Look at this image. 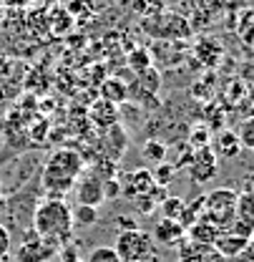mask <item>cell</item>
Returning a JSON list of instances; mask_svg holds the SVG:
<instances>
[{
    "instance_id": "34",
    "label": "cell",
    "mask_w": 254,
    "mask_h": 262,
    "mask_svg": "<svg viewBox=\"0 0 254 262\" xmlns=\"http://www.w3.org/2000/svg\"><path fill=\"white\" fill-rule=\"evenodd\" d=\"M0 196H5V194H3V182H0Z\"/></svg>"
},
{
    "instance_id": "22",
    "label": "cell",
    "mask_w": 254,
    "mask_h": 262,
    "mask_svg": "<svg viewBox=\"0 0 254 262\" xmlns=\"http://www.w3.org/2000/svg\"><path fill=\"white\" fill-rule=\"evenodd\" d=\"M151 174H154V182H156V187L166 189V187L174 182V177H176V169H174V164L161 162V164H156V166L151 169Z\"/></svg>"
},
{
    "instance_id": "25",
    "label": "cell",
    "mask_w": 254,
    "mask_h": 262,
    "mask_svg": "<svg viewBox=\"0 0 254 262\" xmlns=\"http://www.w3.org/2000/svg\"><path fill=\"white\" fill-rule=\"evenodd\" d=\"M237 139H239L242 149H252L254 151V119L242 121V126H239V131H237Z\"/></svg>"
},
{
    "instance_id": "17",
    "label": "cell",
    "mask_w": 254,
    "mask_h": 262,
    "mask_svg": "<svg viewBox=\"0 0 254 262\" xmlns=\"http://www.w3.org/2000/svg\"><path fill=\"white\" fill-rule=\"evenodd\" d=\"M141 154H144V159L149 164H161L166 162V154H169V149H166V144L161 141V139H146L144 141V146H141Z\"/></svg>"
},
{
    "instance_id": "4",
    "label": "cell",
    "mask_w": 254,
    "mask_h": 262,
    "mask_svg": "<svg viewBox=\"0 0 254 262\" xmlns=\"http://www.w3.org/2000/svg\"><path fill=\"white\" fill-rule=\"evenodd\" d=\"M113 250L121 257V262H149V260H154V252H156L151 234L144 232V229L119 232Z\"/></svg>"
},
{
    "instance_id": "10",
    "label": "cell",
    "mask_w": 254,
    "mask_h": 262,
    "mask_svg": "<svg viewBox=\"0 0 254 262\" xmlns=\"http://www.w3.org/2000/svg\"><path fill=\"white\" fill-rule=\"evenodd\" d=\"M156 189V182H154V174L151 169H133L128 174L126 184H121V194L126 199H133V196L141 194H151Z\"/></svg>"
},
{
    "instance_id": "14",
    "label": "cell",
    "mask_w": 254,
    "mask_h": 262,
    "mask_svg": "<svg viewBox=\"0 0 254 262\" xmlns=\"http://www.w3.org/2000/svg\"><path fill=\"white\" fill-rule=\"evenodd\" d=\"M101 96H103V101H108V103H113V106H121V103L128 101V83L121 81L119 76H111V78L103 81Z\"/></svg>"
},
{
    "instance_id": "13",
    "label": "cell",
    "mask_w": 254,
    "mask_h": 262,
    "mask_svg": "<svg viewBox=\"0 0 254 262\" xmlns=\"http://www.w3.org/2000/svg\"><path fill=\"white\" fill-rule=\"evenodd\" d=\"M184 237H187V229L181 227L176 220H161V222H156L154 234H151L154 242L166 245V247H179V242H181Z\"/></svg>"
},
{
    "instance_id": "8",
    "label": "cell",
    "mask_w": 254,
    "mask_h": 262,
    "mask_svg": "<svg viewBox=\"0 0 254 262\" xmlns=\"http://www.w3.org/2000/svg\"><path fill=\"white\" fill-rule=\"evenodd\" d=\"M189 169V177L194 184H204V182H212L219 171V159L214 157V151L209 146L204 149H194V159L187 166Z\"/></svg>"
},
{
    "instance_id": "20",
    "label": "cell",
    "mask_w": 254,
    "mask_h": 262,
    "mask_svg": "<svg viewBox=\"0 0 254 262\" xmlns=\"http://www.w3.org/2000/svg\"><path fill=\"white\" fill-rule=\"evenodd\" d=\"M48 26L53 28V33H56V35H63V33L71 31V26H73V15H71L65 8H56V10L51 13Z\"/></svg>"
},
{
    "instance_id": "1",
    "label": "cell",
    "mask_w": 254,
    "mask_h": 262,
    "mask_svg": "<svg viewBox=\"0 0 254 262\" xmlns=\"http://www.w3.org/2000/svg\"><path fill=\"white\" fill-rule=\"evenodd\" d=\"M86 169V159L76 149H56L40 166L38 182L43 194L51 199H65V194L73 189L78 177Z\"/></svg>"
},
{
    "instance_id": "33",
    "label": "cell",
    "mask_w": 254,
    "mask_h": 262,
    "mask_svg": "<svg viewBox=\"0 0 254 262\" xmlns=\"http://www.w3.org/2000/svg\"><path fill=\"white\" fill-rule=\"evenodd\" d=\"M3 217H5V196H0V222H3Z\"/></svg>"
},
{
    "instance_id": "29",
    "label": "cell",
    "mask_w": 254,
    "mask_h": 262,
    "mask_svg": "<svg viewBox=\"0 0 254 262\" xmlns=\"http://www.w3.org/2000/svg\"><path fill=\"white\" fill-rule=\"evenodd\" d=\"M116 227H119V232H128V229H138V222H136L133 214H119L116 217Z\"/></svg>"
},
{
    "instance_id": "12",
    "label": "cell",
    "mask_w": 254,
    "mask_h": 262,
    "mask_svg": "<svg viewBox=\"0 0 254 262\" xmlns=\"http://www.w3.org/2000/svg\"><path fill=\"white\" fill-rule=\"evenodd\" d=\"M209 149L214 151L217 159H224V162H232V159H237L242 154V144L237 139V131H229V129L219 131L214 136V141L209 144Z\"/></svg>"
},
{
    "instance_id": "19",
    "label": "cell",
    "mask_w": 254,
    "mask_h": 262,
    "mask_svg": "<svg viewBox=\"0 0 254 262\" xmlns=\"http://www.w3.org/2000/svg\"><path fill=\"white\" fill-rule=\"evenodd\" d=\"M128 68H131L133 76H138V73H144L146 68H151V53H149V48H136V51H131V53H128Z\"/></svg>"
},
{
    "instance_id": "23",
    "label": "cell",
    "mask_w": 254,
    "mask_h": 262,
    "mask_svg": "<svg viewBox=\"0 0 254 262\" xmlns=\"http://www.w3.org/2000/svg\"><path fill=\"white\" fill-rule=\"evenodd\" d=\"M184 199L181 196H166L164 202H161V214H164V220H176L179 222V217H181V212H184Z\"/></svg>"
},
{
    "instance_id": "2",
    "label": "cell",
    "mask_w": 254,
    "mask_h": 262,
    "mask_svg": "<svg viewBox=\"0 0 254 262\" xmlns=\"http://www.w3.org/2000/svg\"><path fill=\"white\" fill-rule=\"evenodd\" d=\"M31 229L43 237L51 247L61 250L73 239V207L65 199L40 196L33 212Z\"/></svg>"
},
{
    "instance_id": "6",
    "label": "cell",
    "mask_w": 254,
    "mask_h": 262,
    "mask_svg": "<svg viewBox=\"0 0 254 262\" xmlns=\"http://www.w3.org/2000/svg\"><path fill=\"white\" fill-rule=\"evenodd\" d=\"M144 28L154 38H189L191 23L179 13H159L151 18V23H144Z\"/></svg>"
},
{
    "instance_id": "26",
    "label": "cell",
    "mask_w": 254,
    "mask_h": 262,
    "mask_svg": "<svg viewBox=\"0 0 254 262\" xmlns=\"http://www.w3.org/2000/svg\"><path fill=\"white\" fill-rule=\"evenodd\" d=\"M58 260L61 262H83L81 260V252H78V245H73V242L63 245V247L58 250Z\"/></svg>"
},
{
    "instance_id": "11",
    "label": "cell",
    "mask_w": 254,
    "mask_h": 262,
    "mask_svg": "<svg viewBox=\"0 0 254 262\" xmlns=\"http://www.w3.org/2000/svg\"><path fill=\"white\" fill-rule=\"evenodd\" d=\"M249 242L252 239H247V237H239V234H234V232H219V237L214 239V252H219L224 260H239L242 255H244V250L249 247Z\"/></svg>"
},
{
    "instance_id": "18",
    "label": "cell",
    "mask_w": 254,
    "mask_h": 262,
    "mask_svg": "<svg viewBox=\"0 0 254 262\" xmlns=\"http://www.w3.org/2000/svg\"><path fill=\"white\" fill-rule=\"evenodd\" d=\"M96 222H98V209H94V207H83V204L73 207V232H76V229L94 227Z\"/></svg>"
},
{
    "instance_id": "21",
    "label": "cell",
    "mask_w": 254,
    "mask_h": 262,
    "mask_svg": "<svg viewBox=\"0 0 254 262\" xmlns=\"http://www.w3.org/2000/svg\"><path fill=\"white\" fill-rule=\"evenodd\" d=\"M189 144L191 149H204V146H209L212 144V129L206 126V124H196L194 129L189 131Z\"/></svg>"
},
{
    "instance_id": "27",
    "label": "cell",
    "mask_w": 254,
    "mask_h": 262,
    "mask_svg": "<svg viewBox=\"0 0 254 262\" xmlns=\"http://www.w3.org/2000/svg\"><path fill=\"white\" fill-rule=\"evenodd\" d=\"M10 250H13V237H10L8 229L0 225V260L10 257Z\"/></svg>"
},
{
    "instance_id": "31",
    "label": "cell",
    "mask_w": 254,
    "mask_h": 262,
    "mask_svg": "<svg viewBox=\"0 0 254 262\" xmlns=\"http://www.w3.org/2000/svg\"><path fill=\"white\" fill-rule=\"evenodd\" d=\"M131 5H133V10H136V13H141V15H144V13H149V0H133Z\"/></svg>"
},
{
    "instance_id": "24",
    "label": "cell",
    "mask_w": 254,
    "mask_h": 262,
    "mask_svg": "<svg viewBox=\"0 0 254 262\" xmlns=\"http://www.w3.org/2000/svg\"><path fill=\"white\" fill-rule=\"evenodd\" d=\"M83 262H121V257L116 255V250H113V247L101 245V247H94Z\"/></svg>"
},
{
    "instance_id": "28",
    "label": "cell",
    "mask_w": 254,
    "mask_h": 262,
    "mask_svg": "<svg viewBox=\"0 0 254 262\" xmlns=\"http://www.w3.org/2000/svg\"><path fill=\"white\" fill-rule=\"evenodd\" d=\"M103 194H106L108 202L119 199V196H121V182H119V179H106V182H103Z\"/></svg>"
},
{
    "instance_id": "30",
    "label": "cell",
    "mask_w": 254,
    "mask_h": 262,
    "mask_svg": "<svg viewBox=\"0 0 254 262\" xmlns=\"http://www.w3.org/2000/svg\"><path fill=\"white\" fill-rule=\"evenodd\" d=\"M242 194H254V171H247L242 177Z\"/></svg>"
},
{
    "instance_id": "9",
    "label": "cell",
    "mask_w": 254,
    "mask_h": 262,
    "mask_svg": "<svg viewBox=\"0 0 254 262\" xmlns=\"http://www.w3.org/2000/svg\"><path fill=\"white\" fill-rule=\"evenodd\" d=\"M76 202L83 204V207H94L98 209L103 202H106V194H103V182L94 177L91 171L81 174L78 177V184H76Z\"/></svg>"
},
{
    "instance_id": "15",
    "label": "cell",
    "mask_w": 254,
    "mask_h": 262,
    "mask_svg": "<svg viewBox=\"0 0 254 262\" xmlns=\"http://www.w3.org/2000/svg\"><path fill=\"white\" fill-rule=\"evenodd\" d=\"M187 234H189V242H194V245H199V247H212L214 239L219 237V229L214 227V225H209L206 220H199V222H194V225L187 229Z\"/></svg>"
},
{
    "instance_id": "7",
    "label": "cell",
    "mask_w": 254,
    "mask_h": 262,
    "mask_svg": "<svg viewBox=\"0 0 254 262\" xmlns=\"http://www.w3.org/2000/svg\"><path fill=\"white\" fill-rule=\"evenodd\" d=\"M226 232H234L239 237L254 239V194H237V204H234V220Z\"/></svg>"
},
{
    "instance_id": "5",
    "label": "cell",
    "mask_w": 254,
    "mask_h": 262,
    "mask_svg": "<svg viewBox=\"0 0 254 262\" xmlns=\"http://www.w3.org/2000/svg\"><path fill=\"white\" fill-rule=\"evenodd\" d=\"M10 255H13L10 257L13 262H51L58 255V250L51 247L43 237H38L31 229V232L20 234V242H18V247L10 250Z\"/></svg>"
},
{
    "instance_id": "16",
    "label": "cell",
    "mask_w": 254,
    "mask_h": 262,
    "mask_svg": "<svg viewBox=\"0 0 254 262\" xmlns=\"http://www.w3.org/2000/svg\"><path fill=\"white\" fill-rule=\"evenodd\" d=\"M194 53H196V58L204 66H217L219 58H222V46H219L214 38H201V40L196 43Z\"/></svg>"
},
{
    "instance_id": "35",
    "label": "cell",
    "mask_w": 254,
    "mask_h": 262,
    "mask_svg": "<svg viewBox=\"0 0 254 262\" xmlns=\"http://www.w3.org/2000/svg\"><path fill=\"white\" fill-rule=\"evenodd\" d=\"M0 262H13V260H10V257H5V260H0Z\"/></svg>"
},
{
    "instance_id": "3",
    "label": "cell",
    "mask_w": 254,
    "mask_h": 262,
    "mask_svg": "<svg viewBox=\"0 0 254 262\" xmlns=\"http://www.w3.org/2000/svg\"><path fill=\"white\" fill-rule=\"evenodd\" d=\"M237 194L239 192H234L229 187H219V189H212L209 194H204V214H201V220L214 225L219 232H226L232 220H234Z\"/></svg>"
},
{
    "instance_id": "32",
    "label": "cell",
    "mask_w": 254,
    "mask_h": 262,
    "mask_svg": "<svg viewBox=\"0 0 254 262\" xmlns=\"http://www.w3.org/2000/svg\"><path fill=\"white\" fill-rule=\"evenodd\" d=\"M28 3H31V0H5L8 8H26Z\"/></svg>"
}]
</instances>
